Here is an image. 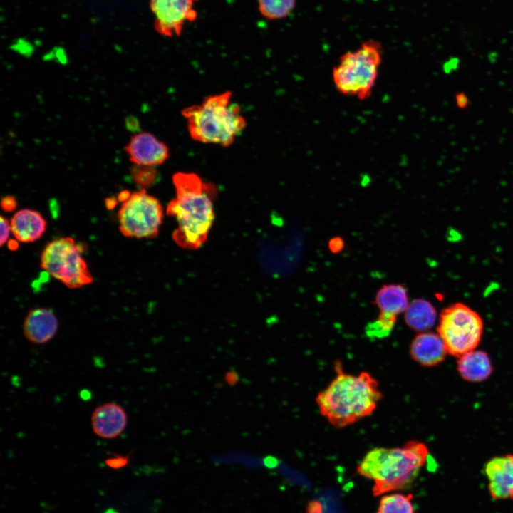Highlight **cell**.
<instances>
[{
	"instance_id": "8992f818",
	"label": "cell",
	"mask_w": 513,
	"mask_h": 513,
	"mask_svg": "<svg viewBox=\"0 0 513 513\" xmlns=\"http://www.w3.org/2000/svg\"><path fill=\"white\" fill-rule=\"evenodd\" d=\"M85 245L66 237L48 242L41 254V266L69 289L90 284L93 278L81 254Z\"/></svg>"
},
{
	"instance_id": "30bf717a",
	"label": "cell",
	"mask_w": 513,
	"mask_h": 513,
	"mask_svg": "<svg viewBox=\"0 0 513 513\" xmlns=\"http://www.w3.org/2000/svg\"><path fill=\"white\" fill-rule=\"evenodd\" d=\"M125 151L130 160L138 165H160L169 157L167 145L147 132L133 135L125 146Z\"/></svg>"
},
{
	"instance_id": "52a82bcc",
	"label": "cell",
	"mask_w": 513,
	"mask_h": 513,
	"mask_svg": "<svg viewBox=\"0 0 513 513\" xmlns=\"http://www.w3.org/2000/svg\"><path fill=\"white\" fill-rule=\"evenodd\" d=\"M483 330L480 314L464 303H454L440 314L437 333L448 353L455 357L475 350L480 342Z\"/></svg>"
},
{
	"instance_id": "e0dca14e",
	"label": "cell",
	"mask_w": 513,
	"mask_h": 513,
	"mask_svg": "<svg viewBox=\"0 0 513 513\" xmlns=\"http://www.w3.org/2000/svg\"><path fill=\"white\" fill-rule=\"evenodd\" d=\"M375 303L380 314L396 318L409 305L407 291L400 284L385 285L377 292Z\"/></svg>"
},
{
	"instance_id": "2e32d148",
	"label": "cell",
	"mask_w": 513,
	"mask_h": 513,
	"mask_svg": "<svg viewBox=\"0 0 513 513\" xmlns=\"http://www.w3.org/2000/svg\"><path fill=\"white\" fill-rule=\"evenodd\" d=\"M457 370L465 380L479 383L491 375L493 367L486 352L475 349L458 357Z\"/></svg>"
},
{
	"instance_id": "d4e9b609",
	"label": "cell",
	"mask_w": 513,
	"mask_h": 513,
	"mask_svg": "<svg viewBox=\"0 0 513 513\" xmlns=\"http://www.w3.org/2000/svg\"><path fill=\"white\" fill-rule=\"evenodd\" d=\"M1 238H0V244L1 246H4V244L8 241L10 233L11 232V222L9 221V219L4 217V216H1Z\"/></svg>"
},
{
	"instance_id": "603a6c76",
	"label": "cell",
	"mask_w": 513,
	"mask_h": 513,
	"mask_svg": "<svg viewBox=\"0 0 513 513\" xmlns=\"http://www.w3.org/2000/svg\"><path fill=\"white\" fill-rule=\"evenodd\" d=\"M11 48L25 56H30L34 50L33 44L24 38L15 40L11 45Z\"/></svg>"
},
{
	"instance_id": "3957f363",
	"label": "cell",
	"mask_w": 513,
	"mask_h": 513,
	"mask_svg": "<svg viewBox=\"0 0 513 513\" xmlns=\"http://www.w3.org/2000/svg\"><path fill=\"white\" fill-rule=\"evenodd\" d=\"M429 450L422 442L411 440L401 447H375L357 467L358 472L374 482L375 496L408 487L427 462Z\"/></svg>"
},
{
	"instance_id": "6da1fadb",
	"label": "cell",
	"mask_w": 513,
	"mask_h": 513,
	"mask_svg": "<svg viewBox=\"0 0 513 513\" xmlns=\"http://www.w3.org/2000/svg\"><path fill=\"white\" fill-rule=\"evenodd\" d=\"M172 182L176 196L166 209L177 223L172 237L183 249H197L207 241L214 223L217 187L193 172H177Z\"/></svg>"
},
{
	"instance_id": "d6a6232c",
	"label": "cell",
	"mask_w": 513,
	"mask_h": 513,
	"mask_svg": "<svg viewBox=\"0 0 513 513\" xmlns=\"http://www.w3.org/2000/svg\"><path fill=\"white\" fill-rule=\"evenodd\" d=\"M18 242H19V241L16 240V239H11V240H9V241L8 242V247L9 248V249L11 250V251L16 250V249L18 248V247H19Z\"/></svg>"
},
{
	"instance_id": "4dcf8cb0",
	"label": "cell",
	"mask_w": 513,
	"mask_h": 513,
	"mask_svg": "<svg viewBox=\"0 0 513 513\" xmlns=\"http://www.w3.org/2000/svg\"><path fill=\"white\" fill-rule=\"evenodd\" d=\"M118 201V199L115 197H108L105 201V207L108 209H113L117 205Z\"/></svg>"
},
{
	"instance_id": "44dd1931",
	"label": "cell",
	"mask_w": 513,
	"mask_h": 513,
	"mask_svg": "<svg viewBox=\"0 0 513 513\" xmlns=\"http://www.w3.org/2000/svg\"><path fill=\"white\" fill-rule=\"evenodd\" d=\"M130 173L133 181L142 189L153 185L157 177L153 166L135 165L130 167Z\"/></svg>"
},
{
	"instance_id": "9a60e30c",
	"label": "cell",
	"mask_w": 513,
	"mask_h": 513,
	"mask_svg": "<svg viewBox=\"0 0 513 513\" xmlns=\"http://www.w3.org/2000/svg\"><path fill=\"white\" fill-rule=\"evenodd\" d=\"M11 233L15 239L24 243L33 242L41 238L47 228L43 215L33 209H23L11 217Z\"/></svg>"
},
{
	"instance_id": "ffe728a7",
	"label": "cell",
	"mask_w": 513,
	"mask_h": 513,
	"mask_svg": "<svg viewBox=\"0 0 513 513\" xmlns=\"http://www.w3.org/2000/svg\"><path fill=\"white\" fill-rule=\"evenodd\" d=\"M411 494L394 493L380 499L376 513H415Z\"/></svg>"
},
{
	"instance_id": "9c48e42d",
	"label": "cell",
	"mask_w": 513,
	"mask_h": 513,
	"mask_svg": "<svg viewBox=\"0 0 513 513\" xmlns=\"http://www.w3.org/2000/svg\"><path fill=\"white\" fill-rule=\"evenodd\" d=\"M200 0H150V8L155 17V28L166 37L182 35L187 23L198 18L196 4Z\"/></svg>"
},
{
	"instance_id": "f1b7e54d",
	"label": "cell",
	"mask_w": 513,
	"mask_h": 513,
	"mask_svg": "<svg viewBox=\"0 0 513 513\" xmlns=\"http://www.w3.org/2000/svg\"><path fill=\"white\" fill-rule=\"evenodd\" d=\"M125 127L130 131H139L140 123L138 118L133 115L128 116L125 119Z\"/></svg>"
},
{
	"instance_id": "7a4b0ae2",
	"label": "cell",
	"mask_w": 513,
	"mask_h": 513,
	"mask_svg": "<svg viewBox=\"0 0 513 513\" xmlns=\"http://www.w3.org/2000/svg\"><path fill=\"white\" fill-rule=\"evenodd\" d=\"M336 377L319 392L316 402L321 415L336 428H343L370 415L382 398L377 380L368 372L346 373L335 364Z\"/></svg>"
},
{
	"instance_id": "7c38bea8",
	"label": "cell",
	"mask_w": 513,
	"mask_h": 513,
	"mask_svg": "<svg viewBox=\"0 0 513 513\" xmlns=\"http://www.w3.org/2000/svg\"><path fill=\"white\" fill-rule=\"evenodd\" d=\"M484 472L491 497L513 500V454L492 458L486 463Z\"/></svg>"
},
{
	"instance_id": "f546056e",
	"label": "cell",
	"mask_w": 513,
	"mask_h": 513,
	"mask_svg": "<svg viewBox=\"0 0 513 513\" xmlns=\"http://www.w3.org/2000/svg\"><path fill=\"white\" fill-rule=\"evenodd\" d=\"M343 247V241L339 237L331 239L329 242V249L333 252H338Z\"/></svg>"
},
{
	"instance_id": "cb8c5ba5",
	"label": "cell",
	"mask_w": 513,
	"mask_h": 513,
	"mask_svg": "<svg viewBox=\"0 0 513 513\" xmlns=\"http://www.w3.org/2000/svg\"><path fill=\"white\" fill-rule=\"evenodd\" d=\"M130 460V455H121L113 454L110 457H108L105 462L110 468L120 469L128 465Z\"/></svg>"
},
{
	"instance_id": "7402d4cb",
	"label": "cell",
	"mask_w": 513,
	"mask_h": 513,
	"mask_svg": "<svg viewBox=\"0 0 513 513\" xmlns=\"http://www.w3.org/2000/svg\"><path fill=\"white\" fill-rule=\"evenodd\" d=\"M395 321L396 318L395 317L380 314L378 319L366 327V333L371 337L382 338L387 336L393 330Z\"/></svg>"
},
{
	"instance_id": "d6986e66",
	"label": "cell",
	"mask_w": 513,
	"mask_h": 513,
	"mask_svg": "<svg viewBox=\"0 0 513 513\" xmlns=\"http://www.w3.org/2000/svg\"><path fill=\"white\" fill-rule=\"evenodd\" d=\"M297 0H257V8L262 17L269 21L286 18L296 7Z\"/></svg>"
},
{
	"instance_id": "8fae6325",
	"label": "cell",
	"mask_w": 513,
	"mask_h": 513,
	"mask_svg": "<svg viewBox=\"0 0 513 513\" xmlns=\"http://www.w3.org/2000/svg\"><path fill=\"white\" fill-rule=\"evenodd\" d=\"M128 414L124 408L115 402H108L96 407L91 415V427L99 437L112 440L119 437L126 429Z\"/></svg>"
},
{
	"instance_id": "ba28073f",
	"label": "cell",
	"mask_w": 513,
	"mask_h": 513,
	"mask_svg": "<svg viewBox=\"0 0 513 513\" xmlns=\"http://www.w3.org/2000/svg\"><path fill=\"white\" fill-rule=\"evenodd\" d=\"M163 219L159 200L145 189L134 192L118 212L119 230L129 238L153 239L158 235Z\"/></svg>"
},
{
	"instance_id": "ac0fdd59",
	"label": "cell",
	"mask_w": 513,
	"mask_h": 513,
	"mask_svg": "<svg viewBox=\"0 0 513 513\" xmlns=\"http://www.w3.org/2000/svg\"><path fill=\"white\" fill-rule=\"evenodd\" d=\"M437 311L428 301L418 299L410 302L405 311V321L414 331L425 332L435 324Z\"/></svg>"
},
{
	"instance_id": "5b68a950",
	"label": "cell",
	"mask_w": 513,
	"mask_h": 513,
	"mask_svg": "<svg viewBox=\"0 0 513 513\" xmlns=\"http://www.w3.org/2000/svg\"><path fill=\"white\" fill-rule=\"evenodd\" d=\"M381 61V46L373 40L345 53L333 71L337 90L359 99L367 98L375 86Z\"/></svg>"
},
{
	"instance_id": "83f0119b",
	"label": "cell",
	"mask_w": 513,
	"mask_h": 513,
	"mask_svg": "<svg viewBox=\"0 0 513 513\" xmlns=\"http://www.w3.org/2000/svg\"><path fill=\"white\" fill-rule=\"evenodd\" d=\"M46 58H55L60 63H65L67 61V57L64 49L61 47H55L51 52L46 56Z\"/></svg>"
},
{
	"instance_id": "5bb4252c",
	"label": "cell",
	"mask_w": 513,
	"mask_h": 513,
	"mask_svg": "<svg viewBox=\"0 0 513 513\" xmlns=\"http://www.w3.org/2000/svg\"><path fill=\"white\" fill-rule=\"evenodd\" d=\"M448 353L445 343L438 333H419L410 346L411 358L418 364L432 367L442 363Z\"/></svg>"
},
{
	"instance_id": "4316f807",
	"label": "cell",
	"mask_w": 513,
	"mask_h": 513,
	"mask_svg": "<svg viewBox=\"0 0 513 513\" xmlns=\"http://www.w3.org/2000/svg\"><path fill=\"white\" fill-rule=\"evenodd\" d=\"M456 106L459 109L465 110L469 107L471 102L467 94L462 91L457 92L455 95Z\"/></svg>"
},
{
	"instance_id": "1f68e13d",
	"label": "cell",
	"mask_w": 513,
	"mask_h": 513,
	"mask_svg": "<svg viewBox=\"0 0 513 513\" xmlns=\"http://www.w3.org/2000/svg\"><path fill=\"white\" fill-rule=\"evenodd\" d=\"M131 194L128 190H123L121 192H119L118 195V200L119 202H124L127 201L131 196Z\"/></svg>"
},
{
	"instance_id": "484cf974",
	"label": "cell",
	"mask_w": 513,
	"mask_h": 513,
	"mask_svg": "<svg viewBox=\"0 0 513 513\" xmlns=\"http://www.w3.org/2000/svg\"><path fill=\"white\" fill-rule=\"evenodd\" d=\"M1 207L6 212H11L17 207L16 199L11 195L4 196L1 201Z\"/></svg>"
},
{
	"instance_id": "4fadbf2b",
	"label": "cell",
	"mask_w": 513,
	"mask_h": 513,
	"mask_svg": "<svg viewBox=\"0 0 513 513\" xmlns=\"http://www.w3.org/2000/svg\"><path fill=\"white\" fill-rule=\"evenodd\" d=\"M58 326V320L51 309L38 307L27 313L23 322L22 331L24 337L30 343L42 345L54 338Z\"/></svg>"
},
{
	"instance_id": "277c9868",
	"label": "cell",
	"mask_w": 513,
	"mask_h": 513,
	"mask_svg": "<svg viewBox=\"0 0 513 513\" xmlns=\"http://www.w3.org/2000/svg\"><path fill=\"white\" fill-rule=\"evenodd\" d=\"M232 92L207 97L200 105L182 110L190 137L198 142L224 147L232 145L244 129L246 120L239 106L232 103Z\"/></svg>"
}]
</instances>
